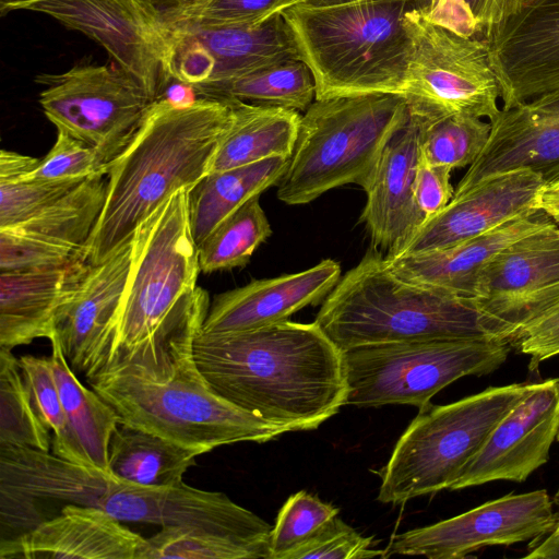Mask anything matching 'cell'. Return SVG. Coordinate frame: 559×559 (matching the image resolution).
I'll use <instances>...</instances> for the list:
<instances>
[{"label":"cell","instance_id":"e575fe53","mask_svg":"<svg viewBox=\"0 0 559 559\" xmlns=\"http://www.w3.org/2000/svg\"><path fill=\"white\" fill-rule=\"evenodd\" d=\"M49 431L32 404L19 358L0 347V445L49 451Z\"/></svg>","mask_w":559,"mask_h":559},{"label":"cell","instance_id":"4dcf8cb0","mask_svg":"<svg viewBox=\"0 0 559 559\" xmlns=\"http://www.w3.org/2000/svg\"><path fill=\"white\" fill-rule=\"evenodd\" d=\"M200 98L239 100L305 112L316 99V82L298 58L280 60L243 74L193 85Z\"/></svg>","mask_w":559,"mask_h":559},{"label":"cell","instance_id":"f907efd6","mask_svg":"<svg viewBox=\"0 0 559 559\" xmlns=\"http://www.w3.org/2000/svg\"><path fill=\"white\" fill-rule=\"evenodd\" d=\"M150 1H156V0H150ZM167 1L169 3L168 8L179 10V11H190L195 10L199 8H202L206 3H209L211 0H163Z\"/></svg>","mask_w":559,"mask_h":559},{"label":"cell","instance_id":"4fadbf2b","mask_svg":"<svg viewBox=\"0 0 559 559\" xmlns=\"http://www.w3.org/2000/svg\"><path fill=\"white\" fill-rule=\"evenodd\" d=\"M31 11L79 31L136 79L157 100L175 80L173 31L150 0H0V14Z\"/></svg>","mask_w":559,"mask_h":559},{"label":"cell","instance_id":"7c38bea8","mask_svg":"<svg viewBox=\"0 0 559 559\" xmlns=\"http://www.w3.org/2000/svg\"><path fill=\"white\" fill-rule=\"evenodd\" d=\"M39 104L57 131L97 153L104 165L131 142L157 99L116 63L78 64L61 74H41Z\"/></svg>","mask_w":559,"mask_h":559},{"label":"cell","instance_id":"cb8c5ba5","mask_svg":"<svg viewBox=\"0 0 559 559\" xmlns=\"http://www.w3.org/2000/svg\"><path fill=\"white\" fill-rule=\"evenodd\" d=\"M340 278L338 262L324 259L305 271L253 280L214 297L202 332H242L286 321L307 306L322 304Z\"/></svg>","mask_w":559,"mask_h":559},{"label":"cell","instance_id":"8992f818","mask_svg":"<svg viewBox=\"0 0 559 559\" xmlns=\"http://www.w3.org/2000/svg\"><path fill=\"white\" fill-rule=\"evenodd\" d=\"M314 321L341 352L390 342L504 340L473 299L402 280L372 246L341 276Z\"/></svg>","mask_w":559,"mask_h":559},{"label":"cell","instance_id":"836d02e7","mask_svg":"<svg viewBox=\"0 0 559 559\" xmlns=\"http://www.w3.org/2000/svg\"><path fill=\"white\" fill-rule=\"evenodd\" d=\"M272 235L259 195L222 222L198 247L202 273L242 267L258 247Z\"/></svg>","mask_w":559,"mask_h":559},{"label":"cell","instance_id":"d6986e66","mask_svg":"<svg viewBox=\"0 0 559 559\" xmlns=\"http://www.w3.org/2000/svg\"><path fill=\"white\" fill-rule=\"evenodd\" d=\"M545 191L542 176L527 168L490 176L463 193L454 194L449 204L426 219L392 257L448 248L513 218L536 213L543 210Z\"/></svg>","mask_w":559,"mask_h":559},{"label":"cell","instance_id":"db71d44e","mask_svg":"<svg viewBox=\"0 0 559 559\" xmlns=\"http://www.w3.org/2000/svg\"><path fill=\"white\" fill-rule=\"evenodd\" d=\"M557 440L559 441V433H558V436H557Z\"/></svg>","mask_w":559,"mask_h":559},{"label":"cell","instance_id":"b9f144b4","mask_svg":"<svg viewBox=\"0 0 559 559\" xmlns=\"http://www.w3.org/2000/svg\"><path fill=\"white\" fill-rule=\"evenodd\" d=\"M302 0H211L202 8L179 11L164 8L163 11L205 26L258 24L300 4Z\"/></svg>","mask_w":559,"mask_h":559},{"label":"cell","instance_id":"bcb514c9","mask_svg":"<svg viewBox=\"0 0 559 559\" xmlns=\"http://www.w3.org/2000/svg\"><path fill=\"white\" fill-rule=\"evenodd\" d=\"M39 159L2 150L0 154V179L22 177L32 171Z\"/></svg>","mask_w":559,"mask_h":559},{"label":"cell","instance_id":"1f68e13d","mask_svg":"<svg viewBox=\"0 0 559 559\" xmlns=\"http://www.w3.org/2000/svg\"><path fill=\"white\" fill-rule=\"evenodd\" d=\"M49 341V359L70 431L90 467L110 476L108 448L118 417L108 403L78 379L59 343Z\"/></svg>","mask_w":559,"mask_h":559},{"label":"cell","instance_id":"f5cc1de1","mask_svg":"<svg viewBox=\"0 0 559 559\" xmlns=\"http://www.w3.org/2000/svg\"><path fill=\"white\" fill-rule=\"evenodd\" d=\"M546 189L559 191V180Z\"/></svg>","mask_w":559,"mask_h":559},{"label":"cell","instance_id":"c3c4849f","mask_svg":"<svg viewBox=\"0 0 559 559\" xmlns=\"http://www.w3.org/2000/svg\"><path fill=\"white\" fill-rule=\"evenodd\" d=\"M199 95L192 84L173 80L164 90L160 99L167 100L175 107H187L193 105Z\"/></svg>","mask_w":559,"mask_h":559},{"label":"cell","instance_id":"7dc6e473","mask_svg":"<svg viewBox=\"0 0 559 559\" xmlns=\"http://www.w3.org/2000/svg\"><path fill=\"white\" fill-rule=\"evenodd\" d=\"M554 503L558 507L555 528L545 537L532 543L525 558H559V489L555 495Z\"/></svg>","mask_w":559,"mask_h":559},{"label":"cell","instance_id":"277c9868","mask_svg":"<svg viewBox=\"0 0 559 559\" xmlns=\"http://www.w3.org/2000/svg\"><path fill=\"white\" fill-rule=\"evenodd\" d=\"M233 120L227 100L199 98L187 107L155 102L131 142L107 165L106 199L85 260L103 262L168 198L207 175Z\"/></svg>","mask_w":559,"mask_h":559},{"label":"cell","instance_id":"484cf974","mask_svg":"<svg viewBox=\"0 0 559 559\" xmlns=\"http://www.w3.org/2000/svg\"><path fill=\"white\" fill-rule=\"evenodd\" d=\"M552 222L540 210L448 248L385 260L392 272L404 281L473 299L479 275L496 253Z\"/></svg>","mask_w":559,"mask_h":559},{"label":"cell","instance_id":"44dd1931","mask_svg":"<svg viewBox=\"0 0 559 559\" xmlns=\"http://www.w3.org/2000/svg\"><path fill=\"white\" fill-rule=\"evenodd\" d=\"M476 160L454 189L463 193L499 173L527 168L546 188L559 180V90L509 109L501 108Z\"/></svg>","mask_w":559,"mask_h":559},{"label":"cell","instance_id":"74e56055","mask_svg":"<svg viewBox=\"0 0 559 559\" xmlns=\"http://www.w3.org/2000/svg\"><path fill=\"white\" fill-rule=\"evenodd\" d=\"M530 0H430L426 16L460 35L488 39Z\"/></svg>","mask_w":559,"mask_h":559},{"label":"cell","instance_id":"e0dca14e","mask_svg":"<svg viewBox=\"0 0 559 559\" xmlns=\"http://www.w3.org/2000/svg\"><path fill=\"white\" fill-rule=\"evenodd\" d=\"M107 185V170L97 173L31 218L0 228V273L86 261V247L102 213Z\"/></svg>","mask_w":559,"mask_h":559},{"label":"cell","instance_id":"7a4b0ae2","mask_svg":"<svg viewBox=\"0 0 559 559\" xmlns=\"http://www.w3.org/2000/svg\"><path fill=\"white\" fill-rule=\"evenodd\" d=\"M193 361L216 394L287 432L317 429L346 405L343 354L316 321L201 330Z\"/></svg>","mask_w":559,"mask_h":559},{"label":"cell","instance_id":"816d5d0a","mask_svg":"<svg viewBox=\"0 0 559 559\" xmlns=\"http://www.w3.org/2000/svg\"><path fill=\"white\" fill-rule=\"evenodd\" d=\"M359 0H302L300 4L312 7V8H320V7H331V5H337V4H344L349 2H355Z\"/></svg>","mask_w":559,"mask_h":559},{"label":"cell","instance_id":"d6a6232c","mask_svg":"<svg viewBox=\"0 0 559 559\" xmlns=\"http://www.w3.org/2000/svg\"><path fill=\"white\" fill-rule=\"evenodd\" d=\"M271 559V542L187 527L145 538L136 559Z\"/></svg>","mask_w":559,"mask_h":559},{"label":"cell","instance_id":"d590c367","mask_svg":"<svg viewBox=\"0 0 559 559\" xmlns=\"http://www.w3.org/2000/svg\"><path fill=\"white\" fill-rule=\"evenodd\" d=\"M417 116L420 120V155L430 164L452 170L469 167L486 145L491 131L490 122L477 117Z\"/></svg>","mask_w":559,"mask_h":559},{"label":"cell","instance_id":"52a82bcc","mask_svg":"<svg viewBox=\"0 0 559 559\" xmlns=\"http://www.w3.org/2000/svg\"><path fill=\"white\" fill-rule=\"evenodd\" d=\"M399 94L314 99L301 115L288 166L276 183L287 205H304L345 185H370L381 154L408 120Z\"/></svg>","mask_w":559,"mask_h":559},{"label":"cell","instance_id":"3957f363","mask_svg":"<svg viewBox=\"0 0 559 559\" xmlns=\"http://www.w3.org/2000/svg\"><path fill=\"white\" fill-rule=\"evenodd\" d=\"M98 508L121 522L187 527L271 542L262 518L218 491L181 483L153 488L119 481L49 451L0 445V520L29 530L44 519L38 501Z\"/></svg>","mask_w":559,"mask_h":559},{"label":"cell","instance_id":"ee69618b","mask_svg":"<svg viewBox=\"0 0 559 559\" xmlns=\"http://www.w3.org/2000/svg\"><path fill=\"white\" fill-rule=\"evenodd\" d=\"M512 344L531 357V369L559 355V302L522 328Z\"/></svg>","mask_w":559,"mask_h":559},{"label":"cell","instance_id":"7402d4cb","mask_svg":"<svg viewBox=\"0 0 559 559\" xmlns=\"http://www.w3.org/2000/svg\"><path fill=\"white\" fill-rule=\"evenodd\" d=\"M133 236L103 262L91 265L60 311L55 338L75 373L87 376L111 340L132 260Z\"/></svg>","mask_w":559,"mask_h":559},{"label":"cell","instance_id":"7bdbcfd3","mask_svg":"<svg viewBox=\"0 0 559 559\" xmlns=\"http://www.w3.org/2000/svg\"><path fill=\"white\" fill-rule=\"evenodd\" d=\"M372 537H366L337 516L329 521L288 559H366L385 558V550L371 548Z\"/></svg>","mask_w":559,"mask_h":559},{"label":"cell","instance_id":"8d00e7d4","mask_svg":"<svg viewBox=\"0 0 559 559\" xmlns=\"http://www.w3.org/2000/svg\"><path fill=\"white\" fill-rule=\"evenodd\" d=\"M19 365L38 417L53 432L52 453L71 463L90 467L70 431L50 359L23 355L19 358Z\"/></svg>","mask_w":559,"mask_h":559},{"label":"cell","instance_id":"603a6c76","mask_svg":"<svg viewBox=\"0 0 559 559\" xmlns=\"http://www.w3.org/2000/svg\"><path fill=\"white\" fill-rule=\"evenodd\" d=\"M419 156L420 120L409 110L381 154L359 218L372 247L386 250L385 257L396 254L426 221L415 200Z\"/></svg>","mask_w":559,"mask_h":559},{"label":"cell","instance_id":"f35d334b","mask_svg":"<svg viewBox=\"0 0 559 559\" xmlns=\"http://www.w3.org/2000/svg\"><path fill=\"white\" fill-rule=\"evenodd\" d=\"M338 508L301 490L292 495L281 508L271 532V559H288L289 555L312 538Z\"/></svg>","mask_w":559,"mask_h":559},{"label":"cell","instance_id":"9a60e30c","mask_svg":"<svg viewBox=\"0 0 559 559\" xmlns=\"http://www.w3.org/2000/svg\"><path fill=\"white\" fill-rule=\"evenodd\" d=\"M557 512L547 490L509 493L451 519L395 535L391 555L461 559L487 546L535 542L556 526Z\"/></svg>","mask_w":559,"mask_h":559},{"label":"cell","instance_id":"ba28073f","mask_svg":"<svg viewBox=\"0 0 559 559\" xmlns=\"http://www.w3.org/2000/svg\"><path fill=\"white\" fill-rule=\"evenodd\" d=\"M531 383L491 386L419 409L382 468L378 500L399 504L451 489Z\"/></svg>","mask_w":559,"mask_h":559},{"label":"cell","instance_id":"f1b7e54d","mask_svg":"<svg viewBox=\"0 0 559 559\" xmlns=\"http://www.w3.org/2000/svg\"><path fill=\"white\" fill-rule=\"evenodd\" d=\"M288 162L286 157H273L205 175L188 191L189 222L195 245L199 247L247 201L276 185Z\"/></svg>","mask_w":559,"mask_h":559},{"label":"cell","instance_id":"d4e9b609","mask_svg":"<svg viewBox=\"0 0 559 559\" xmlns=\"http://www.w3.org/2000/svg\"><path fill=\"white\" fill-rule=\"evenodd\" d=\"M144 539L98 508L68 503L59 515L0 540V559H136Z\"/></svg>","mask_w":559,"mask_h":559},{"label":"cell","instance_id":"5b68a950","mask_svg":"<svg viewBox=\"0 0 559 559\" xmlns=\"http://www.w3.org/2000/svg\"><path fill=\"white\" fill-rule=\"evenodd\" d=\"M430 0H359L282 15L316 82V99L360 94L402 95L413 41L405 15Z\"/></svg>","mask_w":559,"mask_h":559},{"label":"cell","instance_id":"5bb4252c","mask_svg":"<svg viewBox=\"0 0 559 559\" xmlns=\"http://www.w3.org/2000/svg\"><path fill=\"white\" fill-rule=\"evenodd\" d=\"M499 335L512 340L559 302V226L552 222L513 241L486 264L473 298Z\"/></svg>","mask_w":559,"mask_h":559},{"label":"cell","instance_id":"4316f807","mask_svg":"<svg viewBox=\"0 0 559 559\" xmlns=\"http://www.w3.org/2000/svg\"><path fill=\"white\" fill-rule=\"evenodd\" d=\"M91 264L0 273V347L12 350L36 338L50 340L56 320Z\"/></svg>","mask_w":559,"mask_h":559},{"label":"cell","instance_id":"83f0119b","mask_svg":"<svg viewBox=\"0 0 559 559\" xmlns=\"http://www.w3.org/2000/svg\"><path fill=\"white\" fill-rule=\"evenodd\" d=\"M227 102L231 103L234 120L215 152L209 173L292 156L301 118L299 111Z\"/></svg>","mask_w":559,"mask_h":559},{"label":"cell","instance_id":"8fae6325","mask_svg":"<svg viewBox=\"0 0 559 559\" xmlns=\"http://www.w3.org/2000/svg\"><path fill=\"white\" fill-rule=\"evenodd\" d=\"M413 41L402 96L425 118L465 115L493 120L500 86L485 39L460 35L430 21L425 9L405 15Z\"/></svg>","mask_w":559,"mask_h":559},{"label":"cell","instance_id":"9c48e42d","mask_svg":"<svg viewBox=\"0 0 559 559\" xmlns=\"http://www.w3.org/2000/svg\"><path fill=\"white\" fill-rule=\"evenodd\" d=\"M87 383L111 406L119 424L203 453L237 442L263 443L287 432L224 400L198 371L167 382L116 374Z\"/></svg>","mask_w":559,"mask_h":559},{"label":"cell","instance_id":"ac0fdd59","mask_svg":"<svg viewBox=\"0 0 559 559\" xmlns=\"http://www.w3.org/2000/svg\"><path fill=\"white\" fill-rule=\"evenodd\" d=\"M559 433V378L532 382L496 425L451 490L495 480L522 483L547 463Z\"/></svg>","mask_w":559,"mask_h":559},{"label":"cell","instance_id":"30bf717a","mask_svg":"<svg viewBox=\"0 0 559 559\" xmlns=\"http://www.w3.org/2000/svg\"><path fill=\"white\" fill-rule=\"evenodd\" d=\"M511 346L508 340H426L349 348L342 352L346 405L423 409L457 379L496 371Z\"/></svg>","mask_w":559,"mask_h":559},{"label":"cell","instance_id":"ab89813d","mask_svg":"<svg viewBox=\"0 0 559 559\" xmlns=\"http://www.w3.org/2000/svg\"><path fill=\"white\" fill-rule=\"evenodd\" d=\"M82 181H41L21 177L0 179V228L31 218Z\"/></svg>","mask_w":559,"mask_h":559},{"label":"cell","instance_id":"6da1fadb","mask_svg":"<svg viewBox=\"0 0 559 559\" xmlns=\"http://www.w3.org/2000/svg\"><path fill=\"white\" fill-rule=\"evenodd\" d=\"M200 272L188 190L181 189L133 235L116 326L86 380L122 374L167 382L197 372L193 344L211 306L207 292L197 286Z\"/></svg>","mask_w":559,"mask_h":559},{"label":"cell","instance_id":"2e32d148","mask_svg":"<svg viewBox=\"0 0 559 559\" xmlns=\"http://www.w3.org/2000/svg\"><path fill=\"white\" fill-rule=\"evenodd\" d=\"M164 14L173 31V76L192 85L227 80L284 59H301L282 13L258 24L219 26Z\"/></svg>","mask_w":559,"mask_h":559},{"label":"cell","instance_id":"f6af8a7d","mask_svg":"<svg viewBox=\"0 0 559 559\" xmlns=\"http://www.w3.org/2000/svg\"><path fill=\"white\" fill-rule=\"evenodd\" d=\"M449 167L433 165L419 156L416 179L415 200L426 219L443 210L454 195L450 182Z\"/></svg>","mask_w":559,"mask_h":559},{"label":"cell","instance_id":"f546056e","mask_svg":"<svg viewBox=\"0 0 559 559\" xmlns=\"http://www.w3.org/2000/svg\"><path fill=\"white\" fill-rule=\"evenodd\" d=\"M201 454L200 450L118 424L108 448L109 473L119 481L139 486L175 487L183 483V474Z\"/></svg>","mask_w":559,"mask_h":559},{"label":"cell","instance_id":"ffe728a7","mask_svg":"<svg viewBox=\"0 0 559 559\" xmlns=\"http://www.w3.org/2000/svg\"><path fill=\"white\" fill-rule=\"evenodd\" d=\"M487 43L503 109L559 90V0H530Z\"/></svg>","mask_w":559,"mask_h":559},{"label":"cell","instance_id":"681fc988","mask_svg":"<svg viewBox=\"0 0 559 559\" xmlns=\"http://www.w3.org/2000/svg\"><path fill=\"white\" fill-rule=\"evenodd\" d=\"M542 209L556 223H559V191L546 189L543 197Z\"/></svg>","mask_w":559,"mask_h":559},{"label":"cell","instance_id":"60d3db41","mask_svg":"<svg viewBox=\"0 0 559 559\" xmlns=\"http://www.w3.org/2000/svg\"><path fill=\"white\" fill-rule=\"evenodd\" d=\"M107 170L97 153L84 142L58 130L57 140L36 167L22 176L41 181H82Z\"/></svg>","mask_w":559,"mask_h":559}]
</instances>
